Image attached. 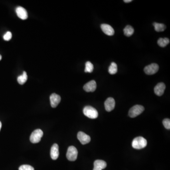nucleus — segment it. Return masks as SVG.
Wrapping results in <instances>:
<instances>
[{"label": "nucleus", "mask_w": 170, "mask_h": 170, "mask_svg": "<svg viewBox=\"0 0 170 170\" xmlns=\"http://www.w3.org/2000/svg\"><path fill=\"white\" fill-rule=\"evenodd\" d=\"M147 145V141L142 136H138L135 138L132 141V146L136 149H144Z\"/></svg>", "instance_id": "obj_1"}, {"label": "nucleus", "mask_w": 170, "mask_h": 170, "mask_svg": "<svg viewBox=\"0 0 170 170\" xmlns=\"http://www.w3.org/2000/svg\"><path fill=\"white\" fill-rule=\"evenodd\" d=\"M83 113L85 116L92 119H96L98 116V111L91 106L85 107L83 109Z\"/></svg>", "instance_id": "obj_2"}, {"label": "nucleus", "mask_w": 170, "mask_h": 170, "mask_svg": "<svg viewBox=\"0 0 170 170\" xmlns=\"http://www.w3.org/2000/svg\"><path fill=\"white\" fill-rule=\"evenodd\" d=\"M145 108L142 105H136L130 109L129 112V116L131 118H135L142 114Z\"/></svg>", "instance_id": "obj_3"}, {"label": "nucleus", "mask_w": 170, "mask_h": 170, "mask_svg": "<svg viewBox=\"0 0 170 170\" xmlns=\"http://www.w3.org/2000/svg\"><path fill=\"white\" fill-rule=\"evenodd\" d=\"M78 155V152L75 146H70L68 149L66 154V157L68 160L70 161H75L77 159Z\"/></svg>", "instance_id": "obj_4"}, {"label": "nucleus", "mask_w": 170, "mask_h": 170, "mask_svg": "<svg viewBox=\"0 0 170 170\" xmlns=\"http://www.w3.org/2000/svg\"><path fill=\"white\" fill-rule=\"evenodd\" d=\"M43 136V132L40 129L34 130L30 136V141L32 143H37L40 142Z\"/></svg>", "instance_id": "obj_5"}, {"label": "nucleus", "mask_w": 170, "mask_h": 170, "mask_svg": "<svg viewBox=\"0 0 170 170\" xmlns=\"http://www.w3.org/2000/svg\"><path fill=\"white\" fill-rule=\"evenodd\" d=\"M159 70V66L156 63H152L146 66L144 68V72L147 75H153L156 73Z\"/></svg>", "instance_id": "obj_6"}, {"label": "nucleus", "mask_w": 170, "mask_h": 170, "mask_svg": "<svg viewBox=\"0 0 170 170\" xmlns=\"http://www.w3.org/2000/svg\"><path fill=\"white\" fill-rule=\"evenodd\" d=\"M77 138L79 140L80 143L82 145L88 144V143H89L90 140H91V138H90V136L85 133L84 132H82V131L79 132L78 135H77Z\"/></svg>", "instance_id": "obj_7"}, {"label": "nucleus", "mask_w": 170, "mask_h": 170, "mask_svg": "<svg viewBox=\"0 0 170 170\" xmlns=\"http://www.w3.org/2000/svg\"><path fill=\"white\" fill-rule=\"evenodd\" d=\"M115 100L113 98H109L104 102V106L106 111L110 112L112 111L115 107Z\"/></svg>", "instance_id": "obj_8"}, {"label": "nucleus", "mask_w": 170, "mask_h": 170, "mask_svg": "<svg viewBox=\"0 0 170 170\" xmlns=\"http://www.w3.org/2000/svg\"><path fill=\"white\" fill-rule=\"evenodd\" d=\"M50 100L51 106L53 108H55L61 102V98L58 95L53 93L50 95Z\"/></svg>", "instance_id": "obj_9"}, {"label": "nucleus", "mask_w": 170, "mask_h": 170, "mask_svg": "<svg viewBox=\"0 0 170 170\" xmlns=\"http://www.w3.org/2000/svg\"><path fill=\"white\" fill-rule=\"evenodd\" d=\"M85 91L87 92H92L97 88V83L95 80H91L85 85L83 87Z\"/></svg>", "instance_id": "obj_10"}, {"label": "nucleus", "mask_w": 170, "mask_h": 170, "mask_svg": "<svg viewBox=\"0 0 170 170\" xmlns=\"http://www.w3.org/2000/svg\"><path fill=\"white\" fill-rule=\"evenodd\" d=\"M16 12L18 18H20L21 20H26L28 17L27 11L25 9L22 7H18L16 9Z\"/></svg>", "instance_id": "obj_11"}, {"label": "nucleus", "mask_w": 170, "mask_h": 170, "mask_svg": "<svg viewBox=\"0 0 170 170\" xmlns=\"http://www.w3.org/2000/svg\"><path fill=\"white\" fill-rule=\"evenodd\" d=\"M101 29L104 34L108 36H113L114 34V28L108 24H103L101 25Z\"/></svg>", "instance_id": "obj_12"}, {"label": "nucleus", "mask_w": 170, "mask_h": 170, "mask_svg": "<svg viewBox=\"0 0 170 170\" xmlns=\"http://www.w3.org/2000/svg\"><path fill=\"white\" fill-rule=\"evenodd\" d=\"M165 89V85L164 83L157 84L154 88L155 94L158 96H161L164 94Z\"/></svg>", "instance_id": "obj_13"}, {"label": "nucleus", "mask_w": 170, "mask_h": 170, "mask_svg": "<svg viewBox=\"0 0 170 170\" xmlns=\"http://www.w3.org/2000/svg\"><path fill=\"white\" fill-rule=\"evenodd\" d=\"M51 157L53 160H56L58 158L59 156V146L57 144H54L51 147Z\"/></svg>", "instance_id": "obj_14"}, {"label": "nucleus", "mask_w": 170, "mask_h": 170, "mask_svg": "<svg viewBox=\"0 0 170 170\" xmlns=\"http://www.w3.org/2000/svg\"><path fill=\"white\" fill-rule=\"evenodd\" d=\"M94 166L93 170H102L106 168L107 164L104 161L97 160L94 162Z\"/></svg>", "instance_id": "obj_15"}, {"label": "nucleus", "mask_w": 170, "mask_h": 170, "mask_svg": "<svg viewBox=\"0 0 170 170\" xmlns=\"http://www.w3.org/2000/svg\"><path fill=\"white\" fill-rule=\"evenodd\" d=\"M124 34L126 37H130L133 34L134 29L130 25H127L123 30Z\"/></svg>", "instance_id": "obj_16"}, {"label": "nucleus", "mask_w": 170, "mask_h": 170, "mask_svg": "<svg viewBox=\"0 0 170 170\" xmlns=\"http://www.w3.org/2000/svg\"><path fill=\"white\" fill-rule=\"evenodd\" d=\"M153 26L155 27V30L158 32L164 31L166 29L165 25H164V24H162V23L155 22L153 24Z\"/></svg>", "instance_id": "obj_17"}, {"label": "nucleus", "mask_w": 170, "mask_h": 170, "mask_svg": "<svg viewBox=\"0 0 170 170\" xmlns=\"http://www.w3.org/2000/svg\"><path fill=\"white\" fill-rule=\"evenodd\" d=\"M27 80V75L25 72H23V74L18 77L17 80L18 83L21 85L25 84Z\"/></svg>", "instance_id": "obj_18"}, {"label": "nucleus", "mask_w": 170, "mask_h": 170, "mask_svg": "<svg viewBox=\"0 0 170 170\" xmlns=\"http://www.w3.org/2000/svg\"><path fill=\"white\" fill-rule=\"evenodd\" d=\"M170 40L168 38H160L158 39L157 43L160 47H165L169 44Z\"/></svg>", "instance_id": "obj_19"}, {"label": "nucleus", "mask_w": 170, "mask_h": 170, "mask_svg": "<svg viewBox=\"0 0 170 170\" xmlns=\"http://www.w3.org/2000/svg\"><path fill=\"white\" fill-rule=\"evenodd\" d=\"M118 71V68H117V65L115 63H112L111 64L110 66L109 67L108 72L110 74L114 75L117 73Z\"/></svg>", "instance_id": "obj_20"}, {"label": "nucleus", "mask_w": 170, "mask_h": 170, "mask_svg": "<svg viewBox=\"0 0 170 170\" xmlns=\"http://www.w3.org/2000/svg\"><path fill=\"white\" fill-rule=\"evenodd\" d=\"M85 72L91 73L94 69L93 64L90 62H87L86 63L85 65Z\"/></svg>", "instance_id": "obj_21"}, {"label": "nucleus", "mask_w": 170, "mask_h": 170, "mask_svg": "<svg viewBox=\"0 0 170 170\" xmlns=\"http://www.w3.org/2000/svg\"><path fill=\"white\" fill-rule=\"evenodd\" d=\"M19 170H34V168L29 165H22L19 167Z\"/></svg>", "instance_id": "obj_22"}, {"label": "nucleus", "mask_w": 170, "mask_h": 170, "mask_svg": "<svg viewBox=\"0 0 170 170\" xmlns=\"http://www.w3.org/2000/svg\"><path fill=\"white\" fill-rule=\"evenodd\" d=\"M162 123L164 125V127L166 129L170 130V120L169 119H165L162 121Z\"/></svg>", "instance_id": "obj_23"}, {"label": "nucleus", "mask_w": 170, "mask_h": 170, "mask_svg": "<svg viewBox=\"0 0 170 170\" xmlns=\"http://www.w3.org/2000/svg\"><path fill=\"white\" fill-rule=\"evenodd\" d=\"M12 37V34L11 32L8 31L3 36V39L6 41H9Z\"/></svg>", "instance_id": "obj_24"}, {"label": "nucleus", "mask_w": 170, "mask_h": 170, "mask_svg": "<svg viewBox=\"0 0 170 170\" xmlns=\"http://www.w3.org/2000/svg\"><path fill=\"white\" fill-rule=\"evenodd\" d=\"M132 1V0H124V2H126V3H129V2H131Z\"/></svg>", "instance_id": "obj_25"}, {"label": "nucleus", "mask_w": 170, "mask_h": 170, "mask_svg": "<svg viewBox=\"0 0 170 170\" xmlns=\"http://www.w3.org/2000/svg\"><path fill=\"white\" fill-rule=\"evenodd\" d=\"M2 123L0 121V130H1V129L2 128Z\"/></svg>", "instance_id": "obj_26"}, {"label": "nucleus", "mask_w": 170, "mask_h": 170, "mask_svg": "<svg viewBox=\"0 0 170 170\" xmlns=\"http://www.w3.org/2000/svg\"><path fill=\"white\" fill-rule=\"evenodd\" d=\"M2 57L1 55H0V61L2 60Z\"/></svg>", "instance_id": "obj_27"}]
</instances>
